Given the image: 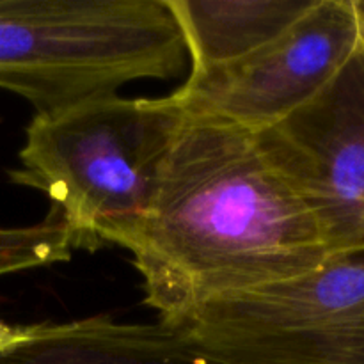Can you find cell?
Segmentation results:
<instances>
[{"instance_id": "cell-2", "label": "cell", "mask_w": 364, "mask_h": 364, "mask_svg": "<svg viewBox=\"0 0 364 364\" xmlns=\"http://www.w3.org/2000/svg\"><path fill=\"white\" fill-rule=\"evenodd\" d=\"M181 119L171 95H112L34 114L9 180L43 192L80 249L123 247L148 210Z\"/></svg>"}, {"instance_id": "cell-1", "label": "cell", "mask_w": 364, "mask_h": 364, "mask_svg": "<svg viewBox=\"0 0 364 364\" xmlns=\"http://www.w3.org/2000/svg\"><path fill=\"white\" fill-rule=\"evenodd\" d=\"M123 249L144 304L169 326L212 299L299 276L331 256L313 212L256 135L187 112Z\"/></svg>"}, {"instance_id": "cell-7", "label": "cell", "mask_w": 364, "mask_h": 364, "mask_svg": "<svg viewBox=\"0 0 364 364\" xmlns=\"http://www.w3.org/2000/svg\"><path fill=\"white\" fill-rule=\"evenodd\" d=\"M188 53V71L231 63L283 34L315 0H166Z\"/></svg>"}, {"instance_id": "cell-4", "label": "cell", "mask_w": 364, "mask_h": 364, "mask_svg": "<svg viewBox=\"0 0 364 364\" xmlns=\"http://www.w3.org/2000/svg\"><path fill=\"white\" fill-rule=\"evenodd\" d=\"M173 327L213 364H364V249L212 299Z\"/></svg>"}, {"instance_id": "cell-8", "label": "cell", "mask_w": 364, "mask_h": 364, "mask_svg": "<svg viewBox=\"0 0 364 364\" xmlns=\"http://www.w3.org/2000/svg\"><path fill=\"white\" fill-rule=\"evenodd\" d=\"M78 240L57 210L38 224L0 228V277L70 262Z\"/></svg>"}, {"instance_id": "cell-3", "label": "cell", "mask_w": 364, "mask_h": 364, "mask_svg": "<svg viewBox=\"0 0 364 364\" xmlns=\"http://www.w3.org/2000/svg\"><path fill=\"white\" fill-rule=\"evenodd\" d=\"M188 68L166 0H0V89L52 114Z\"/></svg>"}, {"instance_id": "cell-9", "label": "cell", "mask_w": 364, "mask_h": 364, "mask_svg": "<svg viewBox=\"0 0 364 364\" xmlns=\"http://www.w3.org/2000/svg\"><path fill=\"white\" fill-rule=\"evenodd\" d=\"M39 329V323H32V326H14V323H7L0 320V354L14 350L20 345L27 343L36 336Z\"/></svg>"}, {"instance_id": "cell-5", "label": "cell", "mask_w": 364, "mask_h": 364, "mask_svg": "<svg viewBox=\"0 0 364 364\" xmlns=\"http://www.w3.org/2000/svg\"><path fill=\"white\" fill-rule=\"evenodd\" d=\"M358 50L354 0H315L283 34L255 52L188 71L171 96L183 112L259 134L315 98Z\"/></svg>"}, {"instance_id": "cell-10", "label": "cell", "mask_w": 364, "mask_h": 364, "mask_svg": "<svg viewBox=\"0 0 364 364\" xmlns=\"http://www.w3.org/2000/svg\"><path fill=\"white\" fill-rule=\"evenodd\" d=\"M355 20H358V34H359V53L364 60V0H354Z\"/></svg>"}, {"instance_id": "cell-6", "label": "cell", "mask_w": 364, "mask_h": 364, "mask_svg": "<svg viewBox=\"0 0 364 364\" xmlns=\"http://www.w3.org/2000/svg\"><path fill=\"white\" fill-rule=\"evenodd\" d=\"M269 162L315 215L331 255L364 249V60L315 98L255 134Z\"/></svg>"}]
</instances>
